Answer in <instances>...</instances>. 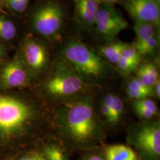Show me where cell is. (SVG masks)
<instances>
[{"label": "cell", "instance_id": "6da1fadb", "mask_svg": "<svg viewBox=\"0 0 160 160\" xmlns=\"http://www.w3.org/2000/svg\"><path fill=\"white\" fill-rule=\"evenodd\" d=\"M57 119L63 137L75 148H91L105 138L92 97L78 96L67 100L58 110Z\"/></svg>", "mask_w": 160, "mask_h": 160}, {"label": "cell", "instance_id": "7a4b0ae2", "mask_svg": "<svg viewBox=\"0 0 160 160\" xmlns=\"http://www.w3.org/2000/svg\"><path fill=\"white\" fill-rule=\"evenodd\" d=\"M61 54L80 78L90 86L101 81L109 72V65L100 54L77 39L67 40Z\"/></svg>", "mask_w": 160, "mask_h": 160}, {"label": "cell", "instance_id": "3957f363", "mask_svg": "<svg viewBox=\"0 0 160 160\" xmlns=\"http://www.w3.org/2000/svg\"><path fill=\"white\" fill-rule=\"evenodd\" d=\"M65 12L57 1L50 0L35 7L29 17V26L33 34L48 40L59 39L63 31Z\"/></svg>", "mask_w": 160, "mask_h": 160}, {"label": "cell", "instance_id": "277c9868", "mask_svg": "<svg viewBox=\"0 0 160 160\" xmlns=\"http://www.w3.org/2000/svg\"><path fill=\"white\" fill-rule=\"evenodd\" d=\"M62 57L58 60L53 73L46 81L45 90L52 96L68 100L78 96L88 86Z\"/></svg>", "mask_w": 160, "mask_h": 160}, {"label": "cell", "instance_id": "5b68a950", "mask_svg": "<svg viewBox=\"0 0 160 160\" xmlns=\"http://www.w3.org/2000/svg\"><path fill=\"white\" fill-rule=\"evenodd\" d=\"M127 140L137 151L140 160H160L158 122H146L133 126L128 133Z\"/></svg>", "mask_w": 160, "mask_h": 160}, {"label": "cell", "instance_id": "8992f818", "mask_svg": "<svg viewBox=\"0 0 160 160\" xmlns=\"http://www.w3.org/2000/svg\"><path fill=\"white\" fill-rule=\"evenodd\" d=\"M33 116L26 104L12 97L0 95V133L10 137L22 131Z\"/></svg>", "mask_w": 160, "mask_h": 160}, {"label": "cell", "instance_id": "52a82bcc", "mask_svg": "<svg viewBox=\"0 0 160 160\" xmlns=\"http://www.w3.org/2000/svg\"><path fill=\"white\" fill-rule=\"evenodd\" d=\"M128 27V22L114 6L100 4L96 14L94 28L100 38L112 42Z\"/></svg>", "mask_w": 160, "mask_h": 160}, {"label": "cell", "instance_id": "ba28073f", "mask_svg": "<svg viewBox=\"0 0 160 160\" xmlns=\"http://www.w3.org/2000/svg\"><path fill=\"white\" fill-rule=\"evenodd\" d=\"M21 55L29 74H40L49 64L47 46L43 40L33 35L29 34L23 40Z\"/></svg>", "mask_w": 160, "mask_h": 160}, {"label": "cell", "instance_id": "9c48e42d", "mask_svg": "<svg viewBox=\"0 0 160 160\" xmlns=\"http://www.w3.org/2000/svg\"><path fill=\"white\" fill-rule=\"evenodd\" d=\"M121 4L135 22L151 23L159 28L160 4L151 0H122Z\"/></svg>", "mask_w": 160, "mask_h": 160}, {"label": "cell", "instance_id": "30bf717a", "mask_svg": "<svg viewBox=\"0 0 160 160\" xmlns=\"http://www.w3.org/2000/svg\"><path fill=\"white\" fill-rule=\"evenodd\" d=\"M29 71L21 53L6 62L0 70V83L4 88H12L27 84Z\"/></svg>", "mask_w": 160, "mask_h": 160}, {"label": "cell", "instance_id": "8fae6325", "mask_svg": "<svg viewBox=\"0 0 160 160\" xmlns=\"http://www.w3.org/2000/svg\"><path fill=\"white\" fill-rule=\"evenodd\" d=\"M74 3V20L84 30H94L95 18L101 3L99 0H72Z\"/></svg>", "mask_w": 160, "mask_h": 160}, {"label": "cell", "instance_id": "7c38bea8", "mask_svg": "<svg viewBox=\"0 0 160 160\" xmlns=\"http://www.w3.org/2000/svg\"><path fill=\"white\" fill-rule=\"evenodd\" d=\"M103 155L106 160H140L134 149L123 144L105 146Z\"/></svg>", "mask_w": 160, "mask_h": 160}, {"label": "cell", "instance_id": "4fadbf2b", "mask_svg": "<svg viewBox=\"0 0 160 160\" xmlns=\"http://www.w3.org/2000/svg\"><path fill=\"white\" fill-rule=\"evenodd\" d=\"M126 92L128 96L134 100H141L154 94V88L144 85L138 78H134L128 84Z\"/></svg>", "mask_w": 160, "mask_h": 160}, {"label": "cell", "instance_id": "5bb4252c", "mask_svg": "<svg viewBox=\"0 0 160 160\" xmlns=\"http://www.w3.org/2000/svg\"><path fill=\"white\" fill-rule=\"evenodd\" d=\"M126 45L127 43L121 41L110 42L106 45L100 46L98 53L109 62L116 65L119 61Z\"/></svg>", "mask_w": 160, "mask_h": 160}, {"label": "cell", "instance_id": "9a60e30c", "mask_svg": "<svg viewBox=\"0 0 160 160\" xmlns=\"http://www.w3.org/2000/svg\"><path fill=\"white\" fill-rule=\"evenodd\" d=\"M137 71L138 78L147 87L153 88L159 80L158 69L152 63H143L138 68Z\"/></svg>", "mask_w": 160, "mask_h": 160}, {"label": "cell", "instance_id": "2e32d148", "mask_svg": "<svg viewBox=\"0 0 160 160\" xmlns=\"http://www.w3.org/2000/svg\"><path fill=\"white\" fill-rule=\"evenodd\" d=\"M17 33L16 23L7 16V14L0 12V42H11L16 38Z\"/></svg>", "mask_w": 160, "mask_h": 160}, {"label": "cell", "instance_id": "e0dca14e", "mask_svg": "<svg viewBox=\"0 0 160 160\" xmlns=\"http://www.w3.org/2000/svg\"><path fill=\"white\" fill-rule=\"evenodd\" d=\"M102 102L109 106L111 110L112 114V124L118 123L121 119L124 110V104L122 100L118 96L110 93L104 96Z\"/></svg>", "mask_w": 160, "mask_h": 160}, {"label": "cell", "instance_id": "ac0fdd59", "mask_svg": "<svg viewBox=\"0 0 160 160\" xmlns=\"http://www.w3.org/2000/svg\"><path fill=\"white\" fill-rule=\"evenodd\" d=\"M157 28L151 23L135 22L134 31L136 40L134 43H139L157 35Z\"/></svg>", "mask_w": 160, "mask_h": 160}, {"label": "cell", "instance_id": "d6986e66", "mask_svg": "<svg viewBox=\"0 0 160 160\" xmlns=\"http://www.w3.org/2000/svg\"><path fill=\"white\" fill-rule=\"evenodd\" d=\"M157 34L144 42L133 44L139 55L142 57L152 54L156 51L159 44Z\"/></svg>", "mask_w": 160, "mask_h": 160}, {"label": "cell", "instance_id": "ffe728a7", "mask_svg": "<svg viewBox=\"0 0 160 160\" xmlns=\"http://www.w3.org/2000/svg\"><path fill=\"white\" fill-rule=\"evenodd\" d=\"M46 160H68L63 150L55 144L47 145L44 149Z\"/></svg>", "mask_w": 160, "mask_h": 160}, {"label": "cell", "instance_id": "44dd1931", "mask_svg": "<svg viewBox=\"0 0 160 160\" xmlns=\"http://www.w3.org/2000/svg\"><path fill=\"white\" fill-rule=\"evenodd\" d=\"M139 63L125 58L121 57L116 65L121 73L125 75H128L137 71L138 68L139 67Z\"/></svg>", "mask_w": 160, "mask_h": 160}, {"label": "cell", "instance_id": "7402d4cb", "mask_svg": "<svg viewBox=\"0 0 160 160\" xmlns=\"http://www.w3.org/2000/svg\"><path fill=\"white\" fill-rule=\"evenodd\" d=\"M4 5L6 9L17 14L24 13L29 6L23 0H5Z\"/></svg>", "mask_w": 160, "mask_h": 160}, {"label": "cell", "instance_id": "603a6c76", "mask_svg": "<svg viewBox=\"0 0 160 160\" xmlns=\"http://www.w3.org/2000/svg\"><path fill=\"white\" fill-rule=\"evenodd\" d=\"M121 57L125 58L132 61L137 62L138 63H140L142 57L138 53L137 49L134 46V44L127 43L126 46L122 52Z\"/></svg>", "mask_w": 160, "mask_h": 160}, {"label": "cell", "instance_id": "cb8c5ba5", "mask_svg": "<svg viewBox=\"0 0 160 160\" xmlns=\"http://www.w3.org/2000/svg\"><path fill=\"white\" fill-rule=\"evenodd\" d=\"M133 109L135 110V111L136 112V113H137L141 118L145 119H149L152 118L153 117H154L156 114H157V113L155 112L152 110H151L149 109L143 108V107H141L135 104H133Z\"/></svg>", "mask_w": 160, "mask_h": 160}, {"label": "cell", "instance_id": "d4e9b609", "mask_svg": "<svg viewBox=\"0 0 160 160\" xmlns=\"http://www.w3.org/2000/svg\"><path fill=\"white\" fill-rule=\"evenodd\" d=\"M133 104H135V105H137V106H141V107L147 108L151 110L154 111L156 113H157V112H158V108H157L155 103L152 100L148 98H143L141 100H135Z\"/></svg>", "mask_w": 160, "mask_h": 160}, {"label": "cell", "instance_id": "484cf974", "mask_svg": "<svg viewBox=\"0 0 160 160\" xmlns=\"http://www.w3.org/2000/svg\"><path fill=\"white\" fill-rule=\"evenodd\" d=\"M100 110L103 114L104 118L109 122V123L112 124V114L110 108L108 107L106 104L103 103V102L100 104Z\"/></svg>", "mask_w": 160, "mask_h": 160}, {"label": "cell", "instance_id": "4316f807", "mask_svg": "<svg viewBox=\"0 0 160 160\" xmlns=\"http://www.w3.org/2000/svg\"><path fill=\"white\" fill-rule=\"evenodd\" d=\"M81 160H106V159L104 155L94 152L86 155Z\"/></svg>", "mask_w": 160, "mask_h": 160}, {"label": "cell", "instance_id": "83f0119b", "mask_svg": "<svg viewBox=\"0 0 160 160\" xmlns=\"http://www.w3.org/2000/svg\"><path fill=\"white\" fill-rule=\"evenodd\" d=\"M20 160H46V159L38 153H32L24 156Z\"/></svg>", "mask_w": 160, "mask_h": 160}, {"label": "cell", "instance_id": "f1b7e54d", "mask_svg": "<svg viewBox=\"0 0 160 160\" xmlns=\"http://www.w3.org/2000/svg\"><path fill=\"white\" fill-rule=\"evenodd\" d=\"M101 4L113 6L114 4L121 2L122 0H99Z\"/></svg>", "mask_w": 160, "mask_h": 160}, {"label": "cell", "instance_id": "f546056e", "mask_svg": "<svg viewBox=\"0 0 160 160\" xmlns=\"http://www.w3.org/2000/svg\"><path fill=\"white\" fill-rule=\"evenodd\" d=\"M154 88V92L155 96L157 97L160 98V80H158L157 83L155 84Z\"/></svg>", "mask_w": 160, "mask_h": 160}, {"label": "cell", "instance_id": "4dcf8cb0", "mask_svg": "<svg viewBox=\"0 0 160 160\" xmlns=\"http://www.w3.org/2000/svg\"><path fill=\"white\" fill-rule=\"evenodd\" d=\"M4 1L5 0H0V12L7 14V12L6 11Z\"/></svg>", "mask_w": 160, "mask_h": 160}, {"label": "cell", "instance_id": "1f68e13d", "mask_svg": "<svg viewBox=\"0 0 160 160\" xmlns=\"http://www.w3.org/2000/svg\"><path fill=\"white\" fill-rule=\"evenodd\" d=\"M151 1H154L155 2H156V3H157V4H158L160 5V0H151Z\"/></svg>", "mask_w": 160, "mask_h": 160}, {"label": "cell", "instance_id": "d6a6232c", "mask_svg": "<svg viewBox=\"0 0 160 160\" xmlns=\"http://www.w3.org/2000/svg\"><path fill=\"white\" fill-rule=\"evenodd\" d=\"M23 1H24L25 2H26L27 4H29V3H30V2L31 1V0H23Z\"/></svg>", "mask_w": 160, "mask_h": 160}]
</instances>
